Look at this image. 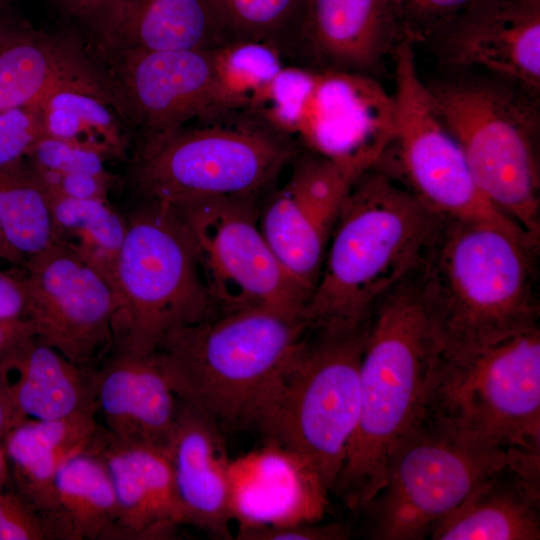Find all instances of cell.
Returning a JSON list of instances; mask_svg holds the SVG:
<instances>
[{"label":"cell","mask_w":540,"mask_h":540,"mask_svg":"<svg viewBox=\"0 0 540 540\" xmlns=\"http://www.w3.org/2000/svg\"><path fill=\"white\" fill-rule=\"evenodd\" d=\"M25 419L14 402L10 382L0 377V442L13 427Z\"/></svg>","instance_id":"obj_42"},{"label":"cell","mask_w":540,"mask_h":540,"mask_svg":"<svg viewBox=\"0 0 540 540\" xmlns=\"http://www.w3.org/2000/svg\"><path fill=\"white\" fill-rule=\"evenodd\" d=\"M22 265L35 338L78 365L97 367L113 347L116 302L109 282L60 243Z\"/></svg>","instance_id":"obj_14"},{"label":"cell","mask_w":540,"mask_h":540,"mask_svg":"<svg viewBox=\"0 0 540 540\" xmlns=\"http://www.w3.org/2000/svg\"><path fill=\"white\" fill-rule=\"evenodd\" d=\"M105 462L118 502V539H165L187 523L164 445L130 442L101 424L90 448Z\"/></svg>","instance_id":"obj_20"},{"label":"cell","mask_w":540,"mask_h":540,"mask_svg":"<svg viewBox=\"0 0 540 540\" xmlns=\"http://www.w3.org/2000/svg\"><path fill=\"white\" fill-rule=\"evenodd\" d=\"M222 434L211 418L179 401L166 447L187 523L214 538L230 539V458Z\"/></svg>","instance_id":"obj_23"},{"label":"cell","mask_w":540,"mask_h":540,"mask_svg":"<svg viewBox=\"0 0 540 540\" xmlns=\"http://www.w3.org/2000/svg\"><path fill=\"white\" fill-rule=\"evenodd\" d=\"M0 540H57L47 518L19 492L0 488Z\"/></svg>","instance_id":"obj_37"},{"label":"cell","mask_w":540,"mask_h":540,"mask_svg":"<svg viewBox=\"0 0 540 540\" xmlns=\"http://www.w3.org/2000/svg\"><path fill=\"white\" fill-rule=\"evenodd\" d=\"M112 289L111 351L154 353L174 331L217 313L185 221L159 202L145 201L126 219Z\"/></svg>","instance_id":"obj_6"},{"label":"cell","mask_w":540,"mask_h":540,"mask_svg":"<svg viewBox=\"0 0 540 540\" xmlns=\"http://www.w3.org/2000/svg\"><path fill=\"white\" fill-rule=\"evenodd\" d=\"M26 159L35 167L56 172L81 173L113 180L100 153L70 142L44 136Z\"/></svg>","instance_id":"obj_35"},{"label":"cell","mask_w":540,"mask_h":540,"mask_svg":"<svg viewBox=\"0 0 540 540\" xmlns=\"http://www.w3.org/2000/svg\"><path fill=\"white\" fill-rule=\"evenodd\" d=\"M12 374L11 393L26 418L96 413V367L78 365L35 337L18 354Z\"/></svg>","instance_id":"obj_27"},{"label":"cell","mask_w":540,"mask_h":540,"mask_svg":"<svg viewBox=\"0 0 540 540\" xmlns=\"http://www.w3.org/2000/svg\"><path fill=\"white\" fill-rule=\"evenodd\" d=\"M65 88L103 95L122 117L105 67L96 53L75 36L36 31L26 24L0 46V111L39 105L53 92Z\"/></svg>","instance_id":"obj_19"},{"label":"cell","mask_w":540,"mask_h":540,"mask_svg":"<svg viewBox=\"0 0 540 540\" xmlns=\"http://www.w3.org/2000/svg\"><path fill=\"white\" fill-rule=\"evenodd\" d=\"M39 105L46 136L89 148L106 159L126 154L129 127L115 105L103 95L65 88L53 92Z\"/></svg>","instance_id":"obj_29"},{"label":"cell","mask_w":540,"mask_h":540,"mask_svg":"<svg viewBox=\"0 0 540 540\" xmlns=\"http://www.w3.org/2000/svg\"><path fill=\"white\" fill-rule=\"evenodd\" d=\"M540 464L507 467L432 530L434 540H538Z\"/></svg>","instance_id":"obj_25"},{"label":"cell","mask_w":540,"mask_h":540,"mask_svg":"<svg viewBox=\"0 0 540 540\" xmlns=\"http://www.w3.org/2000/svg\"><path fill=\"white\" fill-rule=\"evenodd\" d=\"M361 174L332 159L309 153L268 201L260 228L286 269L310 295L345 198Z\"/></svg>","instance_id":"obj_16"},{"label":"cell","mask_w":540,"mask_h":540,"mask_svg":"<svg viewBox=\"0 0 540 540\" xmlns=\"http://www.w3.org/2000/svg\"><path fill=\"white\" fill-rule=\"evenodd\" d=\"M405 37L430 41L443 27L485 0H396Z\"/></svg>","instance_id":"obj_36"},{"label":"cell","mask_w":540,"mask_h":540,"mask_svg":"<svg viewBox=\"0 0 540 540\" xmlns=\"http://www.w3.org/2000/svg\"><path fill=\"white\" fill-rule=\"evenodd\" d=\"M48 194L58 243L76 253L112 287L126 219L108 200L72 199L50 191Z\"/></svg>","instance_id":"obj_30"},{"label":"cell","mask_w":540,"mask_h":540,"mask_svg":"<svg viewBox=\"0 0 540 540\" xmlns=\"http://www.w3.org/2000/svg\"><path fill=\"white\" fill-rule=\"evenodd\" d=\"M26 24L11 19L5 11L0 10V46L14 38Z\"/></svg>","instance_id":"obj_44"},{"label":"cell","mask_w":540,"mask_h":540,"mask_svg":"<svg viewBox=\"0 0 540 540\" xmlns=\"http://www.w3.org/2000/svg\"><path fill=\"white\" fill-rule=\"evenodd\" d=\"M240 540H343L349 529L340 523L304 522L280 526L238 527Z\"/></svg>","instance_id":"obj_38"},{"label":"cell","mask_w":540,"mask_h":540,"mask_svg":"<svg viewBox=\"0 0 540 540\" xmlns=\"http://www.w3.org/2000/svg\"><path fill=\"white\" fill-rule=\"evenodd\" d=\"M33 167L46 189L54 194L72 199L108 200V191L113 180Z\"/></svg>","instance_id":"obj_39"},{"label":"cell","mask_w":540,"mask_h":540,"mask_svg":"<svg viewBox=\"0 0 540 540\" xmlns=\"http://www.w3.org/2000/svg\"><path fill=\"white\" fill-rule=\"evenodd\" d=\"M0 227L25 260L58 243L48 191L27 159L0 167Z\"/></svg>","instance_id":"obj_31"},{"label":"cell","mask_w":540,"mask_h":540,"mask_svg":"<svg viewBox=\"0 0 540 540\" xmlns=\"http://www.w3.org/2000/svg\"><path fill=\"white\" fill-rule=\"evenodd\" d=\"M540 464V454L470 440L428 411L392 447L386 481L363 508L378 540H419L497 472Z\"/></svg>","instance_id":"obj_9"},{"label":"cell","mask_w":540,"mask_h":540,"mask_svg":"<svg viewBox=\"0 0 540 540\" xmlns=\"http://www.w3.org/2000/svg\"><path fill=\"white\" fill-rule=\"evenodd\" d=\"M225 42L254 40L274 44L289 33L296 38L308 0H209Z\"/></svg>","instance_id":"obj_33"},{"label":"cell","mask_w":540,"mask_h":540,"mask_svg":"<svg viewBox=\"0 0 540 540\" xmlns=\"http://www.w3.org/2000/svg\"><path fill=\"white\" fill-rule=\"evenodd\" d=\"M18 319H28L22 281L0 271V320Z\"/></svg>","instance_id":"obj_41"},{"label":"cell","mask_w":540,"mask_h":540,"mask_svg":"<svg viewBox=\"0 0 540 540\" xmlns=\"http://www.w3.org/2000/svg\"><path fill=\"white\" fill-rule=\"evenodd\" d=\"M9 477V466L0 442V488L4 487Z\"/></svg>","instance_id":"obj_45"},{"label":"cell","mask_w":540,"mask_h":540,"mask_svg":"<svg viewBox=\"0 0 540 540\" xmlns=\"http://www.w3.org/2000/svg\"><path fill=\"white\" fill-rule=\"evenodd\" d=\"M99 428L96 413L53 420L26 418L13 427L1 445L16 491L46 517L59 469L74 455L91 448Z\"/></svg>","instance_id":"obj_26"},{"label":"cell","mask_w":540,"mask_h":540,"mask_svg":"<svg viewBox=\"0 0 540 540\" xmlns=\"http://www.w3.org/2000/svg\"><path fill=\"white\" fill-rule=\"evenodd\" d=\"M95 53L112 80L122 116L140 143L214 116L211 49Z\"/></svg>","instance_id":"obj_15"},{"label":"cell","mask_w":540,"mask_h":540,"mask_svg":"<svg viewBox=\"0 0 540 540\" xmlns=\"http://www.w3.org/2000/svg\"><path fill=\"white\" fill-rule=\"evenodd\" d=\"M178 409L157 352L111 351L96 367V416L112 435L166 446Z\"/></svg>","instance_id":"obj_22"},{"label":"cell","mask_w":540,"mask_h":540,"mask_svg":"<svg viewBox=\"0 0 540 540\" xmlns=\"http://www.w3.org/2000/svg\"><path fill=\"white\" fill-rule=\"evenodd\" d=\"M392 60L396 128L387 150L394 151L396 168L387 170L400 173L397 178L438 214L526 231L500 212L478 187L418 74L414 42L402 39Z\"/></svg>","instance_id":"obj_12"},{"label":"cell","mask_w":540,"mask_h":540,"mask_svg":"<svg viewBox=\"0 0 540 540\" xmlns=\"http://www.w3.org/2000/svg\"><path fill=\"white\" fill-rule=\"evenodd\" d=\"M8 1L9 0H0V10L5 11Z\"/></svg>","instance_id":"obj_46"},{"label":"cell","mask_w":540,"mask_h":540,"mask_svg":"<svg viewBox=\"0 0 540 540\" xmlns=\"http://www.w3.org/2000/svg\"><path fill=\"white\" fill-rule=\"evenodd\" d=\"M446 65L540 92V0H485L430 40Z\"/></svg>","instance_id":"obj_17"},{"label":"cell","mask_w":540,"mask_h":540,"mask_svg":"<svg viewBox=\"0 0 540 540\" xmlns=\"http://www.w3.org/2000/svg\"><path fill=\"white\" fill-rule=\"evenodd\" d=\"M33 337L35 333L30 320H0V377L10 382L18 354Z\"/></svg>","instance_id":"obj_40"},{"label":"cell","mask_w":540,"mask_h":540,"mask_svg":"<svg viewBox=\"0 0 540 540\" xmlns=\"http://www.w3.org/2000/svg\"><path fill=\"white\" fill-rule=\"evenodd\" d=\"M112 0H62L74 15L94 24Z\"/></svg>","instance_id":"obj_43"},{"label":"cell","mask_w":540,"mask_h":540,"mask_svg":"<svg viewBox=\"0 0 540 540\" xmlns=\"http://www.w3.org/2000/svg\"><path fill=\"white\" fill-rule=\"evenodd\" d=\"M427 87L481 192L524 230L540 235L538 95L489 74Z\"/></svg>","instance_id":"obj_5"},{"label":"cell","mask_w":540,"mask_h":540,"mask_svg":"<svg viewBox=\"0 0 540 540\" xmlns=\"http://www.w3.org/2000/svg\"><path fill=\"white\" fill-rule=\"evenodd\" d=\"M118 502L103 459L81 452L59 469L46 518L57 540L118 539Z\"/></svg>","instance_id":"obj_28"},{"label":"cell","mask_w":540,"mask_h":540,"mask_svg":"<svg viewBox=\"0 0 540 540\" xmlns=\"http://www.w3.org/2000/svg\"><path fill=\"white\" fill-rule=\"evenodd\" d=\"M539 238L439 215L414 276L442 354H470L539 328Z\"/></svg>","instance_id":"obj_1"},{"label":"cell","mask_w":540,"mask_h":540,"mask_svg":"<svg viewBox=\"0 0 540 540\" xmlns=\"http://www.w3.org/2000/svg\"><path fill=\"white\" fill-rule=\"evenodd\" d=\"M440 351L412 271L368 321L358 422L333 491L351 510L380 492L392 447L427 411Z\"/></svg>","instance_id":"obj_3"},{"label":"cell","mask_w":540,"mask_h":540,"mask_svg":"<svg viewBox=\"0 0 540 540\" xmlns=\"http://www.w3.org/2000/svg\"><path fill=\"white\" fill-rule=\"evenodd\" d=\"M438 213L377 164L352 184L302 317L310 332L367 324L379 300L417 266Z\"/></svg>","instance_id":"obj_2"},{"label":"cell","mask_w":540,"mask_h":540,"mask_svg":"<svg viewBox=\"0 0 540 540\" xmlns=\"http://www.w3.org/2000/svg\"><path fill=\"white\" fill-rule=\"evenodd\" d=\"M104 51L209 50L225 43L209 0H112L93 24Z\"/></svg>","instance_id":"obj_24"},{"label":"cell","mask_w":540,"mask_h":540,"mask_svg":"<svg viewBox=\"0 0 540 540\" xmlns=\"http://www.w3.org/2000/svg\"><path fill=\"white\" fill-rule=\"evenodd\" d=\"M427 411L470 440L540 454V329L466 355L440 352Z\"/></svg>","instance_id":"obj_11"},{"label":"cell","mask_w":540,"mask_h":540,"mask_svg":"<svg viewBox=\"0 0 540 540\" xmlns=\"http://www.w3.org/2000/svg\"><path fill=\"white\" fill-rule=\"evenodd\" d=\"M229 485L238 527L317 522L329 492L305 458L271 441L230 459Z\"/></svg>","instance_id":"obj_18"},{"label":"cell","mask_w":540,"mask_h":540,"mask_svg":"<svg viewBox=\"0 0 540 540\" xmlns=\"http://www.w3.org/2000/svg\"><path fill=\"white\" fill-rule=\"evenodd\" d=\"M203 121L139 143L131 176L145 201L179 209L212 199H253L296 155L292 140L251 113Z\"/></svg>","instance_id":"obj_7"},{"label":"cell","mask_w":540,"mask_h":540,"mask_svg":"<svg viewBox=\"0 0 540 540\" xmlns=\"http://www.w3.org/2000/svg\"><path fill=\"white\" fill-rule=\"evenodd\" d=\"M403 38L396 0H308L297 37L316 67L367 75Z\"/></svg>","instance_id":"obj_21"},{"label":"cell","mask_w":540,"mask_h":540,"mask_svg":"<svg viewBox=\"0 0 540 540\" xmlns=\"http://www.w3.org/2000/svg\"><path fill=\"white\" fill-rule=\"evenodd\" d=\"M211 58L214 116L249 110L284 66L276 45L254 40L225 42Z\"/></svg>","instance_id":"obj_32"},{"label":"cell","mask_w":540,"mask_h":540,"mask_svg":"<svg viewBox=\"0 0 540 540\" xmlns=\"http://www.w3.org/2000/svg\"><path fill=\"white\" fill-rule=\"evenodd\" d=\"M248 111L360 174L381 161L396 128L393 94L371 75L332 68L283 66Z\"/></svg>","instance_id":"obj_10"},{"label":"cell","mask_w":540,"mask_h":540,"mask_svg":"<svg viewBox=\"0 0 540 540\" xmlns=\"http://www.w3.org/2000/svg\"><path fill=\"white\" fill-rule=\"evenodd\" d=\"M368 322L343 333L310 332L258 415L255 429L305 458L329 492L359 416V374Z\"/></svg>","instance_id":"obj_8"},{"label":"cell","mask_w":540,"mask_h":540,"mask_svg":"<svg viewBox=\"0 0 540 540\" xmlns=\"http://www.w3.org/2000/svg\"><path fill=\"white\" fill-rule=\"evenodd\" d=\"M309 332L300 314L245 308L178 329L156 352L178 400L234 432L255 429L267 396Z\"/></svg>","instance_id":"obj_4"},{"label":"cell","mask_w":540,"mask_h":540,"mask_svg":"<svg viewBox=\"0 0 540 540\" xmlns=\"http://www.w3.org/2000/svg\"><path fill=\"white\" fill-rule=\"evenodd\" d=\"M176 210L193 239L217 313L265 307L302 315L310 293L275 255L253 199H212Z\"/></svg>","instance_id":"obj_13"},{"label":"cell","mask_w":540,"mask_h":540,"mask_svg":"<svg viewBox=\"0 0 540 540\" xmlns=\"http://www.w3.org/2000/svg\"><path fill=\"white\" fill-rule=\"evenodd\" d=\"M46 136L40 105L0 111V167L26 159L34 145Z\"/></svg>","instance_id":"obj_34"}]
</instances>
